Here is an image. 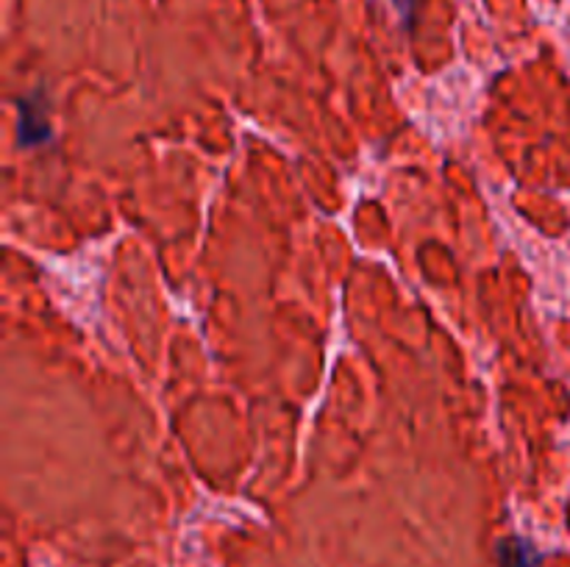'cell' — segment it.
Here are the masks:
<instances>
[{
  "label": "cell",
  "mask_w": 570,
  "mask_h": 567,
  "mask_svg": "<svg viewBox=\"0 0 570 567\" xmlns=\"http://www.w3.org/2000/svg\"><path fill=\"white\" fill-rule=\"evenodd\" d=\"M48 117L39 103L31 98L20 100V145L31 148V145H42L48 139Z\"/></svg>",
  "instance_id": "obj_1"
},
{
  "label": "cell",
  "mask_w": 570,
  "mask_h": 567,
  "mask_svg": "<svg viewBox=\"0 0 570 567\" xmlns=\"http://www.w3.org/2000/svg\"><path fill=\"white\" fill-rule=\"evenodd\" d=\"M499 559L504 567H538L540 554L532 543L521 537H510L499 545Z\"/></svg>",
  "instance_id": "obj_2"
},
{
  "label": "cell",
  "mask_w": 570,
  "mask_h": 567,
  "mask_svg": "<svg viewBox=\"0 0 570 567\" xmlns=\"http://www.w3.org/2000/svg\"><path fill=\"white\" fill-rule=\"evenodd\" d=\"M393 3H395V9L401 11V17H404L406 26H410V22H412V11H415L417 0H393Z\"/></svg>",
  "instance_id": "obj_3"
}]
</instances>
